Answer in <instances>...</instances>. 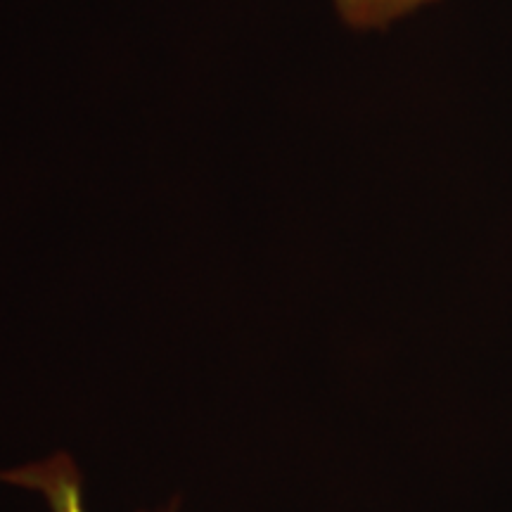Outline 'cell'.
Listing matches in <instances>:
<instances>
[{
	"label": "cell",
	"mask_w": 512,
	"mask_h": 512,
	"mask_svg": "<svg viewBox=\"0 0 512 512\" xmlns=\"http://www.w3.org/2000/svg\"><path fill=\"white\" fill-rule=\"evenodd\" d=\"M0 479L43 494L53 512H86L81 498L79 472L67 456H55L41 460V463L19 467V470L3 472Z\"/></svg>",
	"instance_id": "obj_1"
},
{
	"label": "cell",
	"mask_w": 512,
	"mask_h": 512,
	"mask_svg": "<svg viewBox=\"0 0 512 512\" xmlns=\"http://www.w3.org/2000/svg\"><path fill=\"white\" fill-rule=\"evenodd\" d=\"M437 0H335V8L351 29H384Z\"/></svg>",
	"instance_id": "obj_2"
}]
</instances>
